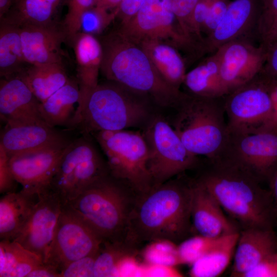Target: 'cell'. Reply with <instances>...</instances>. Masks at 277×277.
<instances>
[{"instance_id": "obj_1", "label": "cell", "mask_w": 277, "mask_h": 277, "mask_svg": "<svg viewBox=\"0 0 277 277\" xmlns=\"http://www.w3.org/2000/svg\"><path fill=\"white\" fill-rule=\"evenodd\" d=\"M192 180L171 179L138 194L126 242L138 247L158 242L181 243L193 230Z\"/></svg>"}, {"instance_id": "obj_2", "label": "cell", "mask_w": 277, "mask_h": 277, "mask_svg": "<svg viewBox=\"0 0 277 277\" xmlns=\"http://www.w3.org/2000/svg\"><path fill=\"white\" fill-rule=\"evenodd\" d=\"M196 179L223 210L243 229L272 228L275 220L270 190L252 174L233 163L216 157Z\"/></svg>"}, {"instance_id": "obj_3", "label": "cell", "mask_w": 277, "mask_h": 277, "mask_svg": "<svg viewBox=\"0 0 277 277\" xmlns=\"http://www.w3.org/2000/svg\"><path fill=\"white\" fill-rule=\"evenodd\" d=\"M103 48L101 72L108 81L149 98L162 107H175L187 93L168 84L144 49L118 30L100 41Z\"/></svg>"}, {"instance_id": "obj_4", "label": "cell", "mask_w": 277, "mask_h": 277, "mask_svg": "<svg viewBox=\"0 0 277 277\" xmlns=\"http://www.w3.org/2000/svg\"><path fill=\"white\" fill-rule=\"evenodd\" d=\"M138 194L109 173L90 183L65 205L103 242H126L130 216Z\"/></svg>"}, {"instance_id": "obj_5", "label": "cell", "mask_w": 277, "mask_h": 277, "mask_svg": "<svg viewBox=\"0 0 277 277\" xmlns=\"http://www.w3.org/2000/svg\"><path fill=\"white\" fill-rule=\"evenodd\" d=\"M150 101L114 82L98 83L87 97L78 127L85 135L144 127L153 116Z\"/></svg>"}, {"instance_id": "obj_6", "label": "cell", "mask_w": 277, "mask_h": 277, "mask_svg": "<svg viewBox=\"0 0 277 277\" xmlns=\"http://www.w3.org/2000/svg\"><path fill=\"white\" fill-rule=\"evenodd\" d=\"M171 124L187 149L198 156L212 160L218 156L227 140L223 97H186L175 107Z\"/></svg>"}, {"instance_id": "obj_7", "label": "cell", "mask_w": 277, "mask_h": 277, "mask_svg": "<svg viewBox=\"0 0 277 277\" xmlns=\"http://www.w3.org/2000/svg\"><path fill=\"white\" fill-rule=\"evenodd\" d=\"M106 156L110 174L138 193L153 186L148 169V149L142 132L127 129L92 134Z\"/></svg>"}, {"instance_id": "obj_8", "label": "cell", "mask_w": 277, "mask_h": 277, "mask_svg": "<svg viewBox=\"0 0 277 277\" xmlns=\"http://www.w3.org/2000/svg\"><path fill=\"white\" fill-rule=\"evenodd\" d=\"M142 133L147 146V166L152 187L198 165V156L187 149L170 123L161 115H153Z\"/></svg>"}, {"instance_id": "obj_9", "label": "cell", "mask_w": 277, "mask_h": 277, "mask_svg": "<svg viewBox=\"0 0 277 277\" xmlns=\"http://www.w3.org/2000/svg\"><path fill=\"white\" fill-rule=\"evenodd\" d=\"M89 136L84 135L71 142L51 180L50 190L61 196L64 205L90 183L110 173L106 159Z\"/></svg>"}, {"instance_id": "obj_10", "label": "cell", "mask_w": 277, "mask_h": 277, "mask_svg": "<svg viewBox=\"0 0 277 277\" xmlns=\"http://www.w3.org/2000/svg\"><path fill=\"white\" fill-rule=\"evenodd\" d=\"M223 100L228 133H251L270 130L273 102L260 73L224 96Z\"/></svg>"}, {"instance_id": "obj_11", "label": "cell", "mask_w": 277, "mask_h": 277, "mask_svg": "<svg viewBox=\"0 0 277 277\" xmlns=\"http://www.w3.org/2000/svg\"><path fill=\"white\" fill-rule=\"evenodd\" d=\"M216 157L238 166L261 183L270 184L277 170V130L228 133L226 143Z\"/></svg>"}, {"instance_id": "obj_12", "label": "cell", "mask_w": 277, "mask_h": 277, "mask_svg": "<svg viewBox=\"0 0 277 277\" xmlns=\"http://www.w3.org/2000/svg\"><path fill=\"white\" fill-rule=\"evenodd\" d=\"M138 44L145 39L166 42L178 50L193 51L199 48L182 32L172 9L171 0H146L137 13L117 29Z\"/></svg>"}, {"instance_id": "obj_13", "label": "cell", "mask_w": 277, "mask_h": 277, "mask_svg": "<svg viewBox=\"0 0 277 277\" xmlns=\"http://www.w3.org/2000/svg\"><path fill=\"white\" fill-rule=\"evenodd\" d=\"M102 242L79 215L64 205L44 263L54 266L61 273L71 262L97 253Z\"/></svg>"}, {"instance_id": "obj_14", "label": "cell", "mask_w": 277, "mask_h": 277, "mask_svg": "<svg viewBox=\"0 0 277 277\" xmlns=\"http://www.w3.org/2000/svg\"><path fill=\"white\" fill-rule=\"evenodd\" d=\"M214 53L228 94L260 73L265 63L267 50L261 44L257 46L241 38L223 45Z\"/></svg>"}, {"instance_id": "obj_15", "label": "cell", "mask_w": 277, "mask_h": 277, "mask_svg": "<svg viewBox=\"0 0 277 277\" xmlns=\"http://www.w3.org/2000/svg\"><path fill=\"white\" fill-rule=\"evenodd\" d=\"M64 205L61 196L50 189L38 194L29 217L13 241L37 254L44 262Z\"/></svg>"}, {"instance_id": "obj_16", "label": "cell", "mask_w": 277, "mask_h": 277, "mask_svg": "<svg viewBox=\"0 0 277 277\" xmlns=\"http://www.w3.org/2000/svg\"><path fill=\"white\" fill-rule=\"evenodd\" d=\"M69 145L10 156L11 170L22 189L37 194L50 189L51 180Z\"/></svg>"}, {"instance_id": "obj_17", "label": "cell", "mask_w": 277, "mask_h": 277, "mask_svg": "<svg viewBox=\"0 0 277 277\" xmlns=\"http://www.w3.org/2000/svg\"><path fill=\"white\" fill-rule=\"evenodd\" d=\"M41 102L18 75L1 78L0 116L6 125L46 123L40 112Z\"/></svg>"}, {"instance_id": "obj_18", "label": "cell", "mask_w": 277, "mask_h": 277, "mask_svg": "<svg viewBox=\"0 0 277 277\" xmlns=\"http://www.w3.org/2000/svg\"><path fill=\"white\" fill-rule=\"evenodd\" d=\"M19 28L27 64L63 63L62 45L67 37L62 24L25 25Z\"/></svg>"}, {"instance_id": "obj_19", "label": "cell", "mask_w": 277, "mask_h": 277, "mask_svg": "<svg viewBox=\"0 0 277 277\" xmlns=\"http://www.w3.org/2000/svg\"><path fill=\"white\" fill-rule=\"evenodd\" d=\"M72 141L46 123L6 125L0 144L10 156L45 148L66 146Z\"/></svg>"}, {"instance_id": "obj_20", "label": "cell", "mask_w": 277, "mask_h": 277, "mask_svg": "<svg viewBox=\"0 0 277 277\" xmlns=\"http://www.w3.org/2000/svg\"><path fill=\"white\" fill-rule=\"evenodd\" d=\"M191 218L197 235L217 238L239 232L235 223L227 218L214 197L196 179L192 180Z\"/></svg>"}, {"instance_id": "obj_21", "label": "cell", "mask_w": 277, "mask_h": 277, "mask_svg": "<svg viewBox=\"0 0 277 277\" xmlns=\"http://www.w3.org/2000/svg\"><path fill=\"white\" fill-rule=\"evenodd\" d=\"M260 12L255 0H234L215 29L204 38L203 51L214 52L223 45L241 38L254 26L256 28Z\"/></svg>"}, {"instance_id": "obj_22", "label": "cell", "mask_w": 277, "mask_h": 277, "mask_svg": "<svg viewBox=\"0 0 277 277\" xmlns=\"http://www.w3.org/2000/svg\"><path fill=\"white\" fill-rule=\"evenodd\" d=\"M77 65L80 98L78 118L81 120L85 102L90 91L98 84L103 58L101 41L93 34L80 32L71 40Z\"/></svg>"}, {"instance_id": "obj_23", "label": "cell", "mask_w": 277, "mask_h": 277, "mask_svg": "<svg viewBox=\"0 0 277 277\" xmlns=\"http://www.w3.org/2000/svg\"><path fill=\"white\" fill-rule=\"evenodd\" d=\"M277 252L272 228H248L239 233L231 276L243 277L267 256Z\"/></svg>"}, {"instance_id": "obj_24", "label": "cell", "mask_w": 277, "mask_h": 277, "mask_svg": "<svg viewBox=\"0 0 277 277\" xmlns=\"http://www.w3.org/2000/svg\"><path fill=\"white\" fill-rule=\"evenodd\" d=\"M80 91L76 79L70 78L66 84L41 103L39 112L49 126H78Z\"/></svg>"}, {"instance_id": "obj_25", "label": "cell", "mask_w": 277, "mask_h": 277, "mask_svg": "<svg viewBox=\"0 0 277 277\" xmlns=\"http://www.w3.org/2000/svg\"><path fill=\"white\" fill-rule=\"evenodd\" d=\"M38 194L22 189L4 194L0 200V239L13 241L29 217Z\"/></svg>"}, {"instance_id": "obj_26", "label": "cell", "mask_w": 277, "mask_h": 277, "mask_svg": "<svg viewBox=\"0 0 277 277\" xmlns=\"http://www.w3.org/2000/svg\"><path fill=\"white\" fill-rule=\"evenodd\" d=\"M138 44L146 52L163 80L173 88L180 90L186 72L184 59L179 50L160 40L145 39Z\"/></svg>"}, {"instance_id": "obj_27", "label": "cell", "mask_w": 277, "mask_h": 277, "mask_svg": "<svg viewBox=\"0 0 277 277\" xmlns=\"http://www.w3.org/2000/svg\"><path fill=\"white\" fill-rule=\"evenodd\" d=\"M183 84L189 92L188 94L194 96L218 98L227 94L221 80L219 61L214 52L186 73Z\"/></svg>"}, {"instance_id": "obj_28", "label": "cell", "mask_w": 277, "mask_h": 277, "mask_svg": "<svg viewBox=\"0 0 277 277\" xmlns=\"http://www.w3.org/2000/svg\"><path fill=\"white\" fill-rule=\"evenodd\" d=\"M65 0H16L0 21L21 27L57 22L55 16Z\"/></svg>"}, {"instance_id": "obj_29", "label": "cell", "mask_w": 277, "mask_h": 277, "mask_svg": "<svg viewBox=\"0 0 277 277\" xmlns=\"http://www.w3.org/2000/svg\"><path fill=\"white\" fill-rule=\"evenodd\" d=\"M18 75L41 103L64 85L69 79L63 63L28 65Z\"/></svg>"}, {"instance_id": "obj_30", "label": "cell", "mask_w": 277, "mask_h": 277, "mask_svg": "<svg viewBox=\"0 0 277 277\" xmlns=\"http://www.w3.org/2000/svg\"><path fill=\"white\" fill-rule=\"evenodd\" d=\"M239 233L219 238L214 246L192 265L191 275L216 277L221 274L233 258Z\"/></svg>"}, {"instance_id": "obj_31", "label": "cell", "mask_w": 277, "mask_h": 277, "mask_svg": "<svg viewBox=\"0 0 277 277\" xmlns=\"http://www.w3.org/2000/svg\"><path fill=\"white\" fill-rule=\"evenodd\" d=\"M26 62L19 27L0 21V76L7 78L19 74Z\"/></svg>"}, {"instance_id": "obj_32", "label": "cell", "mask_w": 277, "mask_h": 277, "mask_svg": "<svg viewBox=\"0 0 277 277\" xmlns=\"http://www.w3.org/2000/svg\"><path fill=\"white\" fill-rule=\"evenodd\" d=\"M43 263L39 256L19 243L13 241H1V277H27Z\"/></svg>"}, {"instance_id": "obj_33", "label": "cell", "mask_w": 277, "mask_h": 277, "mask_svg": "<svg viewBox=\"0 0 277 277\" xmlns=\"http://www.w3.org/2000/svg\"><path fill=\"white\" fill-rule=\"evenodd\" d=\"M137 250L127 242H103L95 260L94 276H118L123 263L134 257Z\"/></svg>"}, {"instance_id": "obj_34", "label": "cell", "mask_w": 277, "mask_h": 277, "mask_svg": "<svg viewBox=\"0 0 277 277\" xmlns=\"http://www.w3.org/2000/svg\"><path fill=\"white\" fill-rule=\"evenodd\" d=\"M219 238L197 235L185 240L177 247L180 263L192 265L214 246Z\"/></svg>"}, {"instance_id": "obj_35", "label": "cell", "mask_w": 277, "mask_h": 277, "mask_svg": "<svg viewBox=\"0 0 277 277\" xmlns=\"http://www.w3.org/2000/svg\"><path fill=\"white\" fill-rule=\"evenodd\" d=\"M95 0H68V10L62 24L67 39L80 32L84 14L94 6Z\"/></svg>"}, {"instance_id": "obj_36", "label": "cell", "mask_w": 277, "mask_h": 277, "mask_svg": "<svg viewBox=\"0 0 277 277\" xmlns=\"http://www.w3.org/2000/svg\"><path fill=\"white\" fill-rule=\"evenodd\" d=\"M212 0H199L190 16L189 28L192 38L203 51L204 38L202 29L207 17Z\"/></svg>"}, {"instance_id": "obj_37", "label": "cell", "mask_w": 277, "mask_h": 277, "mask_svg": "<svg viewBox=\"0 0 277 277\" xmlns=\"http://www.w3.org/2000/svg\"><path fill=\"white\" fill-rule=\"evenodd\" d=\"M199 0H171L172 9L178 25L184 35L196 44L191 35L189 21L191 13Z\"/></svg>"}, {"instance_id": "obj_38", "label": "cell", "mask_w": 277, "mask_h": 277, "mask_svg": "<svg viewBox=\"0 0 277 277\" xmlns=\"http://www.w3.org/2000/svg\"><path fill=\"white\" fill-rule=\"evenodd\" d=\"M97 253L71 262L62 270L61 277L94 276V263Z\"/></svg>"}, {"instance_id": "obj_39", "label": "cell", "mask_w": 277, "mask_h": 277, "mask_svg": "<svg viewBox=\"0 0 277 277\" xmlns=\"http://www.w3.org/2000/svg\"><path fill=\"white\" fill-rule=\"evenodd\" d=\"M9 165V156L0 144V192L3 194L16 191L17 184Z\"/></svg>"}, {"instance_id": "obj_40", "label": "cell", "mask_w": 277, "mask_h": 277, "mask_svg": "<svg viewBox=\"0 0 277 277\" xmlns=\"http://www.w3.org/2000/svg\"><path fill=\"white\" fill-rule=\"evenodd\" d=\"M228 0H212L208 14L202 29V33L209 35L223 19L228 5Z\"/></svg>"}, {"instance_id": "obj_41", "label": "cell", "mask_w": 277, "mask_h": 277, "mask_svg": "<svg viewBox=\"0 0 277 277\" xmlns=\"http://www.w3.org/2000/svg\"><path fill=\"white\" fill-rule=\"evenodd\" d=\"M277 16V0H262L256 30L261 37Z\"/></svg>"}, {"instance_id": "obj_42", "label": "cell", "mask_w": 277, "mask_h": 277, "mask_svg": "<svg viewBox=\"0 0 277 277\" xmlns=\"http://www.w3.org/2000/svg\"><path fill=\"white\" fill-rule=\"evenodd\" d=\"M243 277H277V252L267 256Z\"/></svg>"}, {"instance_id": "obj_43", "label": "cell", "mask_w": 277, "mask_h": 277, "mask_svg": "<svg viewBox=\"0 0 277 277\" xmlns=\"http://www.w3.org/2000/svg\"><path fill=\"white\" fill-rule=\"evenodd\" d=\"M146 0H122L115 13L121 24H124L132 18L140 10Z\"/></svg>"}, {"instance_id": "obj_44", "label": "cell", "mask_w": 277, "mask_h": 277, "mask_svg": "<svg viewBox=\"0 0 277 277\" xmlns=\"http://www.w3.org/2000/svg\"><path fill=\"white\" fill-rule=\"evenodd\" d=\"M265 63L260 72L265 76L277 81V44L266 49Z\"/></svg>"}, {"instance_id": "obj_45", "label": "cell", "mask_w": 277, "mask_h": 277, "mask_svg": "<svg viewBox=\"0 0 277 277\" xmlns=\"http://www.w3.org/2000/svg\"><path fill=\"white\" fill-rule=\"evenodd\" d=\"M261 74L268 87L273 102V113L270 129L277 130V81Z\"/></svg>"}, {"instance_id": "obj_46", "label": "cell", "mask_w": 277, "mask_h": 277, "mask_svg": "<svg viewBox=\"0 0 277 277\" xmlns=\"http://www.w3.org/2000/svg\"><path fill=\"white\" fill-rule=\"evenodd\" d=\"M61 277L60 271L54 266L43 263L30 272L27 277Z\"/></svg>"}, {"instance_id": "obj_47", "label": "cell", "mask_w": 277, "mask_h": 277, "mask_svg": "<svg viewBox=\"0 0 277 277\" xmlns=\"http://www.w3.org/2000/svg\"><path fill=\"white\" fill-rule=\"evenodd\" d=\"M261 43L266 49L277 44V16L266 32L260 37Z\"/></svg>"}, {"instance_id": "obj_48", "label": "cell", "mask_w": 277, "mask_h": 277, "mask_svg": "<svg viewBox=\"0 0 277 277\" xmlns=\"http://www.w3.org/2000/svg\"><path fill=\"white\" fill-rule=\"evenodd\" d=\"M122 0H95L94 6L97 9L114 14ZM116 17V16H115Z\"/></svg>"}, {"instance_id": "obj_49", "label": "cell", "mask_w": 277, "mask_h": 277, "mask_svg": "<svg viewBox=\"0 0 277 277\" xmlns=\"http://www.w3.org/2000/svg\"><path fill=\"white\" fill-rule=\"evenodd\" d=\"M269 184L273 211L276 219L277 218V170Z\"/></svg>"}, {"instance_id": "obj_50", "label": "cell", "mask_w": 277, "mask_h": 277, "mask_svg": "<svg viewBox=\"0 0 277 277\" xmlns=\"http://www.w3.org/2000/svg\"><path fill=\"white\" fill-rule=\"evenodd\" d=\"M16 0H0V18L4 16L11 9Z\"/></svg>"}]
</instances>
